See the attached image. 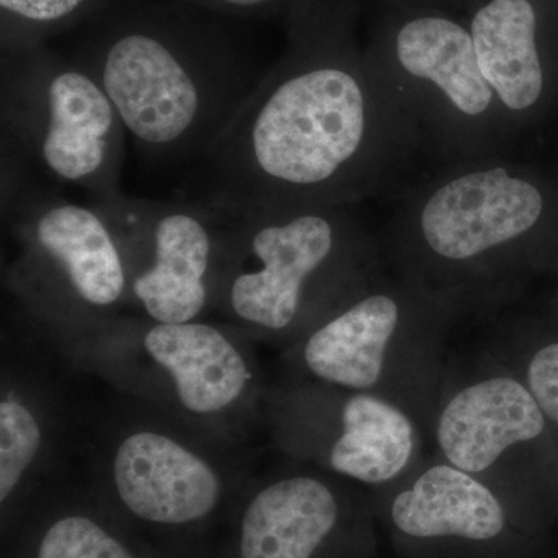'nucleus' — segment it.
<instances>
[{"label":"nucleus","instance_id":"nucleus-14","mask_svg":"<svg viewBox=\"0 0 558 558\" xmlns=\"http://www.w3.org/2000/svg\"><path fill=\"white\" fill-rule=\"evenodd\" d=\"M369 495L413 558H531L542 546L543 534L494 488L436 453Z\"/></svg>","mask_w":558,"mask_h":558},{"label":"nucleus","instance_id":"nucleus-15","mask_svg":"<svg viewBox=\"0 0 558 558\" xmlns=\"http://www.w3.org/2000/svg\"><path fill=\"white\" fill-rule=\"evenodd\" d=\"M373 512L357 484L293 462L242 488L216 558H369Z\"/></svg>","mask_w":558,"mask_h":558},{"label":"nucleus","instance_id":"nucleus-20","mask_svg":"<svg viewBox=\"0 0 558 558\" xmlns=\"http://www.w3.org/2000/svg\"><path fill=\"white\" fill-rule=\"evenodd\" d=\"M119 0H0L2 51L44 46L51 35L92 22Z\"/></svg>","mask_w":558,"mask_h":558},{"label":"nucleus","instance_id":"nucleus-6","mask_svg":"<svg viewBox=\"0 0 558 558\" xmlns=\"http://www.w3.org/2000/svg\"><path fill=\"white\" fill-rule=\"evenodd\" d=\"M457 319L409 279L379 271L286 348L289 377L379 396L428 436Z\"/></svg>","mask_w":558,"mask_h":558},{"label":"nucleus","instance_id":"nucleus-11","mask_svg":"<svg viewBox=\"0 0 558 558\" xmlns=\"http://www.w3.org/2000/svg\"><path fill=\"white\" fill-rule=\"evenodd\" d=\"M369 64L418 148L440 165L508 154L512 123L458 22L432 14L403 22L388 54Z\"/></svg>","mask_w":558,"mask_h":558},{"label":"nucleus","instance_id":"nucleus-22","mask_svg":"<svg viewBox=\"0 0 558 558\" xmlns=\"http://www.w3.org/2000/svg\"><path fill=\"white\" fill-rule=\"evenodd\" d=\"M190 558H205L204 556H196V557H190Z\"/></svg>","mask_w":558,"mask_h":558},{"label":"nucleus","instance_id":"nucleus-2","mask_svg":"<svg viewBox=\"0 0 558 558\" xmlns=\"http://www.w3.org/2000/svg\"><path fill=\"white\" fill-rule=\"evenodd\" d=\"M236 17L183 0H119L73 58L153 160L204 159L263 78Z\"/></svg>","mask_w":558,"mask_h":558},{"label":"nucleus","instance_id":"nucleus-13","mask_svg":"<svg viewBox=\"0 0 558 558\" xmlns=\"http://www.w3.org/2000/svg\"><path fill=\"white\" fill-rule=\"evenodd\" d=\"M119 240L130 304L142 317L189 323L215 310L229 250L230 216L211 204L94 199Z\"/></svg>","mask_w":558,"mask_h":558},{"label":"nucleus","instance_id":"nucleus-5","mask_svg":"<svg viewBox=\"0 0 558 558\" xmlns=\"http://www.w3.org/2000/svg\"><path fill=\"white\" fill-rule=\"evenodd\" d=\"M242 336L233 326L204 319L159 323L117 315L62 347L146 409L230 447L263 422L269 388Z\"/></svg>","mask_w":558,"mask_h":558},{"label":"nucleus","instance_id":"nucleus-1","mask_svg":"<svg viewBox=\"0 0 558 558\" xmlns=\"http://www.w3.org/2000/svg\"><path fill=\"white\" fill-rule=\"evenodd\" d=\"M204 157L213 207H351L421 153L369 61L304 21Z\"/></svg>","mask_w":558,"mask_h":558},{"label":"nucleus","instance_id":"nucleus-4","mask_svg":"<svg viewBox=\"0 0 558 558\" xmlns=\"http://www.w3.org/2000/svg\"><path fill=\"white\" fill-rule=\"evenodd\" d=\"M379 271L349 207L252 209L230 216L215 310L248 339L288 348Z\"/></svg>","mask_w":558,"mask_h":558},{"label":"nucleus","instance_id":"nucleus-17","mask_svg":"<svg viewBox=\"0 0 558 558\" xmlns=\"http://www.w3.org/2000/svg\"><path fill=\"white\" fill-rule=\"evenodd\" d=\"M3 539L5 558H178L138 537L94 492L39 497Z\"/></svg>","mask_w":558,"mask_h":558},{"label":"nucleus","instance_id":"nucleus-19","mask_svg":"<svg viewBox=\"0 0 558 558\" xmlns=\"http://www.w3.org/2000/svg\"><path fill=\"white\" fill-rule=\"evenodd\" d=\"M488 354L512 371L535 399L558 446V322L534 315H495Z\"/></svg>","mask_w":558,"mask_h":558},{"label":"nucleus","instance_id":"nucleus-7","mask_svg":"<svg viewBox=\"0 0 558 558\" xmlns=\"http://www.w3.org/2000/svg\"><path fill=\"white\" fill-rule=\"evenodd\" d=\"M222 447L149 410L102 444L94 495L160 553L197 556L194 543L229 519L242 492Z\"/></svg>","mask_w":558,"mask_h":558},{"label":"nucleus","instance_id":"nucleus-10","mask_svg":"<svg viewBox=\"0 0 558 558\" xmlns=\"http://www.w3.org/2000/svg\"><path fill=\"white\" fill-rule=\"evenodd\" d=\"M2 140L49 178L108 199L120 191L126 128L98 80L47 47L2 51Z\"/></svg>","mask_w":558,"mask_h":558},{"label":"nucleus","instance_id":"nucleus-12","mask_svg":"<svg viewBox=\"0 0 558 558\" xmlns=\"http://www.w3.org/2000/svg\"><path fill=\"white\" fill-rule=\"evenodd\" d=\"M263 422L290 461L369 490L407 475L427 436L387 399L295 377L267 388Z\"/></svg>","mask_w":558,"mask_h":558},{"label":"nucleus","instance_id":"nucleus-18","mask_svg":"<svg viewBox=\"0 0 558 558\" xmlns=\"http://www.w3.org/2000/svg\"><path fill=\"white\" fill-rule=\"evenodd\" d=\"M531 0H488L470 24L481 72L513 130L545 100L546 70Z\"/></svg>","mask_w":558,"mask_h":558},{"label":"nucleus","instance_id":"nucleus-8","mask_svg":"<svg viewBox=\"0 0 558 558\" xmlns=\"http://www.w3.org/2000/svg\"><path fill=\"white\" fill-rule=\"evenodd\" d=\"M3 215L17 248L7 286L36 328L61 347L130 304L123 252L94 205L7 182Z\"/></svg>","mask_w":558,"mask_h":558},{"label":"nucleus","instance_id":"nucleus-16","mask_svg":"<svg viewBox=\"0 0 558 558\" xmlns=\"http://www.w3.org/2000/svg\"><path fill=\"white\" fill-rule=\"evenodd\" d=\"M35 371L3 355L0 387V512L2 535L38 499L57 450L58 409Z\"/></svg>","mask_w":558,"mask_h":558},{"label":"nucleus","instance_id":"nucleus-9","mask_svg":"<svg viewBox=\"0 0 558 558\" xmlns=\"http://www.w3.org/2000/svg\"><path fill=\"white\" fill-rule=\"evenodd\" d=\"M435 453L486 483L545 535L558 521V446L523 381L487 351L449 362L429 427Z\"/></svg>","mask_w":558,"mask_h":558},{"label":"nucleus","instance_id":"nucleus-21","mask_svg":"<svg viewBox=\"0 0 558 558\" xmlns=\"http://www.w3.org/2000/svg\"><path fill=\"white\" fill-rule=\"evenodd\" d=\"M183 2L242 21L247 16L267 13L282 0H183Z\"/></svg>","mask_w":558,"mask_h":558},{"label":"nucleus","instance_id":"nucleus-3","mask_svg":"<svg viewBox=\"0 0 558 558\" xmlns=\"http://www.w3.org/2000/svg\"><path fill=\"white\" fill-rule=\"evenodd\" d=\"M549 196L508 154L440 165L407 194L388 234L395 274L457 317L490 319L548 263Z\"/></svg>","mask_w":558,"mask_h":558}]
</instances>
